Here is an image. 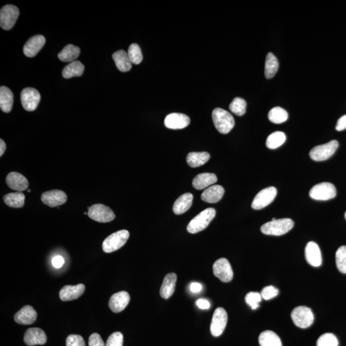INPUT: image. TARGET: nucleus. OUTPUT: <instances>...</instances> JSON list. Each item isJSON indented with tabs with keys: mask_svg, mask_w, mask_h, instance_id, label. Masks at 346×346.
<instances>
[{
	"mask_svg": "<svg viewBox=\"0 0 346 346\" xmlns=\"http://www.w3.org/2000/svg\"><path fill=\"white\" fill-rule=\"evenodd\" d=\"M294 225V221L289 218H272L271 221L263 224L260 230L265 235L280 236L292 230Z\"/></svg>",
	"mask_w": 346,
	"mask_h": 346,
	"instance_id": "1",
	"label": "nucleus"
},
{
	"mask_svg": "<svg viewBox=\"0 0 346 346\" xmlns=\"http://www.w3.org/2000/svg\"><path fill=\"white\" fill-rule=\"evenodd\" d=\"M212 120L217 131L223 134H228L235 126L234 118L230 112L221 108L212 112Z\"/></svg>",
	"mask_w": 346,
	"mask_h": 346,
	"instance_id": "2",
	"label": "nucleus"
},
{
	"mask_svg": "<svg viewBox=\"0 0 346 346\" xmlns=\"http://www.w3.org/2000/svg\"><path fill=\"white\" fill-rule=\"evenodd\" d=\"M215 214V210L213 208H208L204 210L192 219L188 224L187 230L188 232L195 234L205 230L209 225L210 222L214 219Z\"/></svg>",
	"mask_w": 346,
	"mask_h": 346,
	"instance_id": "3",
	"label": "nucleus"
},
{
	"mask_svg": "<svg viewBox=\"0 0 346 346\" xmlns=\"http://www.w3.org/2000/svg\"><path fill=\"white\" fill-rule=\"evenodd\" d=\"M129 237V231L126 230H120L112 233L103 242V250L107 253L118 250L127 243Z\"/></svg>",
	"mask_w": 346,
	"mask_h": 346,
	"instance_id": "4",
	"label": "nucleus"
},
{
	"mask_svg": "<svg viewBox=\"0 0 346 346\" xmlns=\"http://www.w3.org/2000/svg\"><path fill=\"white\" fill-rule=\"evenodd\" d=\"M291 318L295 326L301 328L310 327L314 320V315L311 309L303 306L295 307L291 313Z\"/></svg>",
	"mask_w": 346,
	"mask_h": 346,
	"instance_id": "5",
	"label": "nucleus"
},
{
	"mask_svg": "<svg viewBox=\"0 0 346 346\" xmlns=\"http://www.w3.org/2000/svg\"><path fill=\"white\" fill-rule=\"evenodd\" d=\"M310 198L317 201H327L334 198L336 190L333 184L329 182H322L315 185L309 192Z\"/></svg>",
	"mask_w": 346,
	"mask_h": 346,
	"instance_id": "6",
	"label": "nucleus"
},
{
	"mask_svg": "<svg viewBox=\"0 0 346 346\" xmlns=\"http://www.w3.org/2000/svg\"><path fill=\"white\" fill-rule=\"evenodd\" d=\"M338 147V141L333 140L327 143L315 146L311 149L310 157L314 161H324L329 159L334 154Z\"/></svg>",
	"mask_w": 346,
	"mask_h": 346,
	"instance_id": "7",
	"label": "nucleus"
},
{
	"mask_svg": "<svg viewBox=\"0 0 346 346\" xmlns=\"http://www.w3.org/2000/svg\"><path fill=\"white\" fill-rule=\"evenodd\" d=\"M88 216L99 223H109L116 218V215L111 208L102 204H95L89 208Z\"/></svg>",
	"mask_w": 346,
	"mask_h": 346,
	"instance_id": "8",
	"label": "nucleus"
},
{
	"mask_svg": "<svg viewBox=\"0 0 346 346\" xmlns=\"http://www.w3.org/2000/svg\"><path fill=\"white\" fill-rule=\"evenodd\" d=\"M19 16L20 11L17 7L7 5L0 11V26L6 31L13 29Z\"/></svg>",
	"mask_w": 346,
	"mask_h": 346,
	"instance_id": "9",
	"label": "nucleus"
},
{
	"mask_svg": "<svg viewBox=\"0 0 346 346\" xmlns=\"http://www.w3.org/2000/svg\"><path fill=\"white\" fill-rule=\"evenodd\" d=\"M228 322V314L222 307L215 310L210 324V332L213 336L217 337L223 333Z\"/></svg>",
	"mask_w": 346,
	"mask_h": 346,
	"instance_id": "10",
	"label": "nucleus"
},
{
	"mask_svg": "<svg viewBox=\"0 0 346 346\" xmlns=\"http://www.w3.org/2000/svg\"><path fill=\"white\" fill-rule=\"evenodd\" d=\"M213 273L224 283L230 282L233 278L232 268L226 258H221L213 265Z\"/></svg>",
	"mask_w": 346,
	"mask_h": 346,
	"instance_id": "11",
	"label": "nucleus"
},
{
	"mask_svg": "<svg viewBox=\"0 0 346 346\" xmlns=\"http://www.w3.org/2000/svg\"><path fill=\"white\" fill-rule=\"evenodd\" d=\"M277 195V189L274 187L265 188L256 194L251 204L255 210H260L270 205Z\"/></svg>",
	"mask_w": 346,
	"mask_h": 346,
	"instance_id": "12",
	"label": "nucleus"
},
{
	"mask_svg": "<svg viewBox=\"0 0 346 346\" xmlns=\"http://www.w3.org/2000/svg\"><path fill=\"white\" fill-rule=\"evenodd\" d=\"M41 100L40 93L36 89L25 88L21 93V102L27 111H34L38 108Z\"/></svg>",
	"mask_w": 346,
	"mask_h": 346,
	"instance_id": "13",
	"label": "nucleus"
},
{
	"mask_svg": "<svg viewBox=\"0 0 346 346\" xmlns=\"http://www.w3.org/2000/svg\"><path fill=\"white\" fill-rule=\"evenodd\" d=\"M68 197L64 191L53 190L44 192L41 196V201L50 207H56L63 205L67 201Z\"/></svg>",
	"mask_w": 346,
	"mask_h": 346,
	"instance_id": "14",
	"label": "nucleus"
},
{
	"mask_svg": "<svg viewBox=\"0 0 346 346\" xmlns=\"http://www.w3.org/2000/svg\"><path fill=\"white\" fill-rule=\"evenodd\" d=\"M191 123L189 117L180 113L169 114L165 119V126L172 130H180L186 128Z\"/></svg>",
	"mask_w": 346,
	"mask_h": 346,
	"instance_id": "15",
	"label": "nucleus"
},
{
	"mask_svg": "<svg viewBox=\"0 0 346 346\" xmlns=\"http://www.w3.org/2000/svg\"><path fill=\"white\" fill-rule=\"evenodd\" d=\"M130 300L129 294L125 291H121L112 295L109 300L110 309L114 313H120L128 306Z\"/></svg>",
	"mask_w": 346,
	"mask_h": 346,
	"instance_id": "16",
	"label": "nucleus"
},
{
	"mask_svg": "<svg viewBox=\"0 0 346 346\" xmlns=\"http://www.w3.org/2000/svg\"><path fill=\"white\" fill-rule=\"evenodd\" d=\"M46 39L42 35L32 37L25 43L24 47V54L28 57H35L44 47Z\"/></svg>",
	"mask_w": 346,
	"mask_h": 346,
	"instance_id": "17",
	"label": "nucleus"
},
{
	"mask_svg": "<svg viewBox=\"0 0 346 346\" xmlns=\"http://www.w3.org/2000/svg\"><path fill=\"white\" fill-rule=\"evenodd\" d=\"M47 341L45 331L39 327L27 329L24 336V342L27 345H44Z\"/></svg>",
	"mask_w": 346,
	"mask_h": 346,
	"instance_id": "18",
	"label": "nucleus"
},
{
	"mask_svg": "<svg viewBox=\"0 0 346 346\" xmlns=\"http://www.w3.org/2000/svg\"><path fill=\"white\" fill-rule=\"evenodd\" d=\"M86 286L84 284L77 285H66L62 288L59 292L62 301H68L79 298L84 294Z\"/></svg>",
	"mask_w": 346,
	"mask_h": 346,
	"instance_id": "19",
	"label": "nucleus"
},
{
	"mask_svg": "<svg viewBox=\"0 0 346 346\" xmlns=\"http://www.w3.org/2000/svg\"><path fill=\"white\" fill-rule=\"evenodd\" d=\"M305 258L311 266L318 267L322 264V255L318 245L314 242H309L305 247Z\"/></svg>",
	"mask_w": 346,
	"mask_h": 346,
	"instance_id": "20",
	"label": "nucleus"
},
{
	"mask_svg": "<svg viewBox=\"0 0 346 346\" xmlns=\"http://www.w3.org/2000/svg\"><path fill=\"white\" fill-rule=\"evenodd\" d=\"M6 183L11 189L18 192L25 191L29 187V183L27 178L17 172H11L6 178Z\"/></svg>",
	"mask_w": 346,
	"mask_h": 346,
	"instance_id": "21",
	"label": "nucleus"
},
{
	"mask_svg": "<svg viewBox=\"0 0 346 346\" xmlns=\"http://www.w3.org/2000/svg\"><path fill=\"white\" fill-rule=\"evenodd\" d=\"M38 317V313L33 307L27 305L23 307L15 315V320L18 324L29 325L33 324Z\"/></svg>",
	"mask_w": 346,
	"mask_h": 346,
	"instance_id": "22",
	"label": "nucleus"
},
{
	"mask_svg": "<svg viewBox=\"0 0 346 346\" xmlns=\"http://www.w3.org/2000/svg\"><path fill=\"white\" fill-rule=\"evenodd\" d=\"M224 194V188L221 185H212L204 191L201 198L206 203H216L223 198Z\"/></svg>",
	"mask_w": 346,
	"mask_h": 346,
	"instance_id": "23",
	"label": "nucleus"
},
{
	"mask_svg": "<svg viewBox=\"0 0 346 346\" xmlns=\"http://www.w3.org/2000/svg\"><path fill=\"white\" fill-rule=\"evenodd\" d=\"M176 281H177V276L175 273H169L165 276L160 290V296L162 298L169 299L174 294Z\"/></svg>",
	"mask_w": 346,
	"mask_h": 346,
	"instance_id": "24",
	"label": "nucleus"
},
{
	"mask_svg": "<svg viewBox=\"0 0 346 346\" xmlns=\"http://www.w3.org/2000/svg\"><path fill=\"white\" fill-rule=\"evenodd\" d=\"M217 181V176L214 173L199 174L192 181V186L197 190H203L214 185Z\"/></svg>",
	"mask_w": 346,
	"mask_h": 346,
	"instance_id": "25",
	"label": "nucleus"
},
{
	"mask_svg": "<svg viewBox=\"0 0 346 346\" xmlns=\"http://www.w3.org/2000/svg\"><path fill=\"white\" fill-rule=\"evenodd\" d=\"M193 198V195L189 192L180 196L174 203L173 208L174 213L176 215L184 214L191 207Z\"/></svg>",
	"mask_w": 346,
	"mask_h": 346,
	"instance_id": "26",
	"label": "nucleus"
},
{
	"mask_svg": "<svg viewBox=\"0 0 346 346\" xmlns=\"http://www.w3.org/2000/svg\"><path fill=\"white\" fill-rule=\"evenodd\" d=\"M112 59L115 62L116 67L121 72H128L131 70L132 63L128 54L124 50H119L112 55Z\"/></svg>",
	"mask_w": 346,
	"mask_h": 346,
	"instance_id": "27",
	"label": "nucleus"
},
{
	"mask_svg": "<svg viewBox=\"0 0 346 346\" xmlns=\"http://www.w3.org/2000/svg\"><path fill=\"white\" fill-rule=\"evenodd\" d=\"M14 102L13 92L8 87L2 86L0 88V107L2 111L9 113L12 111Z\"/></svg>",
	"mask_w": 346,
	"mask_h": 346,
	"instance_id": "28",
	"label": "nucleus"
},
{
	"mask_svg": "<svg viewBox=\"0 0 346 346\" xmlns=\"http://www.w3.org/2000/svg\"><path fill=\"white\" fill-rule=\"evenodd\" d=\"M260 346H282V343L278 334L269 330L264 331L260 333L258 337Z\"/></svg>",
	"mask_w": 346,
	"mask_h": 346,
	"instance_id": "29",
	"label": "nucleus"
},
{
	"mask_svg": "<svg viewBox=\"0 0 346 346\" xmlns=\"http://www.w3.org/2000/svg\"><path fill=\"white\" fill-rule=\"evenodd\" d=\"M210 158L207 152H191L187 155V162L190 167L196 168L207 163Z\"/></svg>",
	"mask_w": 346,
	"mask_h": 346,
	"instance_id": "30",
	"label": "nucleus"
},
{
	"mask_svg": "<svg viewBox=\"0 0 346 346\" xmlns=\"http://www.w3.org/2000/svg\"><path fill=\"white\" fill-rule=\"evenodd\" d=\"M85 67L81 62L75 61L72 62L64 68L63 76L64 79H68L71 78L80 77L83 75Z\"/></svg>",
	"mask_w": 346,
	"mask_h": 346,
	"instance_id": "31",
	"label": "nucleus"
},
{
	"mask_svg": "<svg viewBox=\"0 0 346 346\" xmlns=\"http://www.w3.org/2000/svg\"><path fill=\"white\" fill-rule=\"evenodd\" d=\"M80 49L75 45H68L58 54L59 59L64 63H72L79 57Z\"/></svg>",
	"mask_w": 346,
	"mask_h": 346,
	"instance_id": "32",
	"label": "nucleus"
},
{
	"mask_svg": "<svg viewBox=\"0 0 346 346\" xmlns=\"http://www.w3.org/2000/svg\"><path fill=\"white\" fill-rule=\"evenodd\" d=\"M279 68V62L272 53H269L265 59V77L267 79L273 78Z\"/></svg>",
	"mask_w": 346,
	"mask_h": 346,
	"instance_id": "33",
	"label": "nucleus"
},
{
	"mask_svg": "<svg viewBox=\"0 0 346 346\" xmlns=\"http://www.w3.org/2000/svg\"><path fill=\"white\" fill-rule=\"evenodd\" d=\"M25 196L22 192H13L4 197L5 203L9 207L19 208L24 207Z\"/></svg>",
	"mask_w": 346,
	"mask_h": 346,
	"instance_id": "34",
	"label": "nucleus"
},
{
	"mask_svg": "<svg viewBox=\"0 0 346 346\" xmlns=\"http://www.w3.org/2000/svg\"><path fill=\"white\" fill-rule=\"evenodd\" d=\"M288 112L283 108L276 107L272 109L268 114V118L271 122L281 124L288 120Z\"/></svg>",
	"mask_w": 346,
	"mask_h": 346,
	"instance_id": "35",
	"label": "nucleus"
},
{
	"mask_svg": "<svg viewBox=\"0 0 346 346\" xmlns=\"http://www.w3.org/2000/svg\"><path fill=\"white\" fill-rule=\"evenodd\" d=\"M286 141V136L282 132H274L268 136L266 146L268 148L274 150L282 145Z\"/></svg>",
	"mask_w": 346,
	"mask_h": 346,
	"instance_id": "36",
	"label": "nucleus"
},
{
	"mask_svg": "<svg viewBox=\"0 0 346 346\" xmlns=\"http://www.w3.org/2000/svg\"><path fill=\"white\" fill-rule=\"evenodd\" d=\"M246 107L247 103L246 101L241 98L237 97L233 99L230 106H229V109L236 115L242 116L246 113Z\"/></svg>",
	"mask_w": 346,
	"mask_h": 346,
	"instance_id": "37",
	"label": "nucleus"
},
{
	"mask_svg": "<svg viewBox=\"0 0 346 346\" xmlns=\"http://www.w3.org/2000/svg\"><path fill=\"white\" fill-rule=\"evenodd\" d=\"M127 54L132 64L138 65V64H141V62L143 61V54H142L141 48H140L139 46L136 44V43H134V44H132L130 46L129 48H128Z\"/></svg>",
	"mask_w": 346,
	"mask_h": 346,
	"instance_id": "38",
	"label": "nucleus"
},
{
	"mask_svg": "<svg viewBox=\"0 0 346 346\" xmlns=\"http://www.w3.org/2000/svg\"><path fill=\"white\" fill-rule=\"evenodd\" d=\"M336 267L342 273L346 274V246L339 247L335 255Z\"/></svg>",
	"mask_w": 346,
	"mask_h": 346,
	"instance_id": "39",
	"label": "nucleus"
},
{
	"mask_svg": "<svg viewBox=\"0 0 346 346\" xmlns=\"http://www.w3.org/2000/svg\"><path fill=\"white\" fill-rule=\"evenodd\" d=\"M317 346H338V339L333 333H324L318 338Z\"/></svg>",
	"mask_w": 346,
	"mask_h": 346,
	"instance_id": "40",
	"label": "nucleus"
},
{
	"mask_svg": "<svg viewBox=\"0 0 346 346\" xmlns=\"http://www.w3.org/2000/svg\"><path fill=\"white\" fill-rule=\"evenodd\" d=\"M262 299L260 293L256 292H249L245 297L246 303L251 307L252 310H256L258 308L259 303L262 301Z\"/></svg>",
	"mask_w": 346,
	"mask_h": 346,
	"instance_id": "41",
	"label": "nucleus"
},
{
	"mask_svg": "<svg viewBox=\"0 0 346 346\" xmlns=\"http://www.w3.org/2000/svg\"><path fill=\"white\" fill-rule=\"evenodd\" d=\"M123 335L121 332H114L109 338L105 346H123Z\"/></svg>",
	"mask_w": 346,
	"mask_h": 346,
	"instance_id": "42",
	"label": "nucleus"
},
{
	"mask_svg": "<svg viewBox=\"0 0 346 346\" xmlns=\"http://www.w3.org/2000/svg\"><path fill=\"white\" fill-rule=\"evenodd\" d=\"M279 294L278 288L273 286H267L263 288L260 294L262 298L265 300H270L277 296Z\"/></svg>",
	"mask_w": 346,
	"mask_h": 346,
	"instance_id": "43",
	"label": "nucleus"
},
{
	"mask_svg": "<svg viewBox=\"0 0 346 346\" xmlns=\"http://www.w3.org/2000/svg\"><path fill=\"white\" fill-rule=\"evenodd\" d=\"M66 346H86V343L81 335L70 334L66 339Z\"/></svg>",
	"mask_w": 346,
	"mask_h": 346,
	"instance_id": "44",
	"label": "nucleus"
},
{
	"mask_svg": "<svg viewBox=\"0 0 346 346\" xmlns=\"http://www.w3.org/2000/svg\"><path fill=\"white\" fill-rule=\"evenodd\" d=\"M89 346H105V345L100 334L95 333L89 336Z\"/></svg>",
	"mask_w": 346,
	"mask_h": 346,
	"instance_id": "45",
	"label": "nucleus"
},
{
	"mask_svg": "<svg viewBox=\"0 0 346 346\" xmlns=\"http://www.w3.org/2000/svg\"><path fill=\"white\" fill-rule=\"evenodd\" d=\"M52 262L54 267L57 268V269H59V268H61L63 266V265L65 263V260H64L63 256L57 255L53 258Z\"/></svg>",
	"mask_w": 346,
	"mask_h": 346,
	"instance_id": "46",
	"label": "nucleus"
},
{
	"mask_svg": "<svg viewBox=\"0 0 346 346\" xmlns=\"http://www.w3.org/2000/svg\"><path fill=\"white\" fill-rule=\"evenodd\" d=\"M335 129L337 131H343L346 129V115L342 116L337 121Z\"/></svg>",
	"mask_w": 346,
	"mask_h": 346,
	"instance_id": "47",
	"label": "nucleus"
},
{
	"mask_svg": "<svg viewBox=\"0 0 346 346\" xmlns=\"http://www.w3.org/2000/svg\"><path fill=\"white\" fill-rule=\"evenodd\" d=\"M197 306L202 310H207L210 308V304L209 301L205 299H199L196 301Z\"/></svg>",
	"mask_w": 346,
	"mask_h": 346,
	"instance_id": "48",
	"label": "nucleus"
},
{
	"mask_svg": "<svg viewBox=\"0 0 346 346\" xmlns=\"http://www.w3.org/2000/svg\"><path fill=\"white\" fill-rule=\"evenodd\" d=\"M190 290L193 293H198L202 290V285L199 283L192 282L190 285Z\"/></svg>",
	"mask_w": 346,
	"mask_h": 346,
	"instance_id": "49",
	"label": "nucleus"
},
{
	"mask_svg": "<svg viewBox=\"0 0 346 346\" xmlns=\"http://www.w3.org/2000/svg\"><path fill=\"white\" fill-rule=\"evenodd\" d=\"M6 144L5 143V142L3 141V140L1 139L0 140V156H2L4 155V153L5 151H6Z\"/></svg>",
	"mask_w": 346,
	"mask_h": 346,
	"instance_id": "50",
	"label": "nucleus"
},
{
	"mask_svg": "<svg viewBox=\"0 0 346 346\" xmlns=\"http://www.w3.org/2000/svg\"><path fill=\"white\" fill-rule=\"evenodd\" d=\"M27 191H28V192H31V190H30V189L27 190Z\"/></svg>",
	"mask_w": 346,
	"mask_h": 346,
	"instance_id": "51",
	"label": "nucleus"
},
{
	"mask_svg": "<svg viewBox=\"0 0 346 346\" xmlns=\"http://www.w3.org/2000/svg\"><path fill=\"white\" fill-rule=\"evenodd\" d=\"M344 216H345V219H346V212H345V213Z\"/></svg>",
	"mask_w": 346,
	"mask_h": 346,
	"instance_id": "52",
	"label": "nucleus"
}]
</instances>
